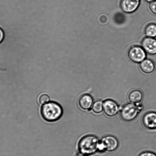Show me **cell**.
<instances>
[{
	"instance_id": "obj_1",
	"label": "cell",
	"mask_w": 156,
	"mask_h": 156,
	"mask_svg": "<svg viewBox=\"0 0 156 156\" xmlns=\"http://www.w3.org/2000/svg\"><path fill=\"white\" fill-rule=\"evenodd\" d=\"M99 144L100 140L96 136L89 134L80 139L78 147L81 154L90 155L98 152Z\"/></svg>"
},
{
	"instance_id": "obj_2",
	"label": "cell",
	"mask_w": 156,
	"mask_h": 156,
	"mask_svg": "<svg viewBox=\"0 0 156 156\" xmlns=\"http://www.w3.org/2000/svg\"><path fill=\"white\" fill-rule=\"evenodd\" d=\"M43 118L47 122H53L62 117L63 110L62 106L56 102H49L44 104L41 109Z\"/></svg>"
},
{
	"instance_id": "obj_3",
	"label": "cell",
	"mask_w": 156,
	"mask_h": 156,
	"mask_svg": "<svg viewBox=\"0 0 156 156\" xmlns=\"http://www.w3.org/2000/svg\"><path fill=\"white\" fill-rule=\"evenodd\" d=\"M143 107L139 104L131 102L125 104L120 111V116L124 121L130 122L136 118Z\"/></svg>"
},
{
	"instance_id": "obj_4",
	"label": "cell",
	"mask_w": 156,
	"mask_h": 156,
	"mask_svg": "<svg viewBox=\"0 0 156 156\" xmlns=\"http://www.w3.org/2000/svg\"><path fill=\"white\" fill-rule=\"evenodd\" d=\"M119 143L117 137L114 136H105L100 140L98 152H111L118 148Z\"/></svg>"
},
{
	"instance_id": "obj_5",
	"label": "cell",
	"mask_w": 156,
	"mask_h": 156,
	"mask_svg": "<svg viewBox=\"0 0 156 156\" xmlns=\"http://www.w3.org/2000/svg\"><path fill=\"white\" fill-rule=\"evenodd\" d=\"M128 55L131 60L137 63L143 62L146 57V51L138 46L131 47L128 51Z\"/></svg>"
},
{
	"instance_id": "obj_6",
	"label": "cell",
	"mask_w": 156,
	"mask_h": 156,
	"mask_svg": "<svg viewBox=\"0 0 156 156\" xmlns=\"http://www.w3.org/2000/svg\"><path fill=\"white\" fill-rule=\"evenodd\" d=\"M120 108L118 104L111 99H107L103 102V111L108 117H114L118 114Z\"/></svg>"
},
{
	"instance_id": "obj_7",
	"label": "cell",
	"mask_w": 156,
	"mask_h": 156,
	"mask_svg": "<svg viewBox=\"0 0 156 156\" xmlns=\"http://www.w3.org/2000/svg\"><path fill=\"white\" fill-rule=\"evenodd\" d=\"M144 127L151 130L156 129V112L149 111L143 115L142 119Z\"/></svg>"
},
{
	"instance_id": "obj_8",
	"label": "cell",
	"mask_w": 156,
	"mask_h": 156,
	"mask_svg": "<svg viewBox=\"0 0 156 156\" xmlns=\"http://www.w3.org/2000/svg\"><path fill=\"white\" fill-rule=\"evenodd\" d=\"M141 0H121L120 7L126 13L135 12L140 6Z\"/></svg>"
},
{
	"instance_id": "obj_9",
	"label": "cell",
	"mask_w": 156,
	"mask_h": 156,
	"mask_svg": "<svg viewBox=\"0 0 156 156\" xmlns=\"http://www.w3.org/2000/svg\"><path fill=\"white\" fill-rule=\"evenodd\" d=\"M142 46L148 54H156V39L155 38L148 37L144 38L142 42Z\"/></svg>"
},
{
	"instance_id": "obj_10",
	"label": "cell",
	"mask_w": 156,
	"mask_h": 156,
	"mask_svg": "<svg viewBox=\"0 0 156 156\" xmlns=\"http://www.w3.org/2000/svg\"><path fill=\"white\" fill-rule=\"evenodd\" d=\"M94 102V99L91 95L85 94L82 95L79 98L78 105L82 109L89 111L91 110Z\"/></svg>"
},
{
	"instance_id": "obj_11",
	"label": "cell",
	"mask_w": 156,
	"mask_h": 156,
	"mask_svg": "<svg viewBox=\"0 0 156 156\" xmlns=\"http://www.w3.org/2000/svg\"><path fill=\"white\" fill-rule=\"evenodd\" d=\"M128 98L130 102L135 104H140L143 101V94L141 90H132L128 93Z\"/></svg>"
},
{
	"instance_id": "obj_12",
	"label": "cell",
	"mask_w": 156,
	"mask_h": 156,
	"mask_svg": "<svg viewBox=\"0 0 156 156\" xmlns=\"http://www.w3.org/2000/svg\"><path fill=\"white\" fill-rule=\"evenodd\" d=\"M140 66L142 71L146 74L153 72L155 68L153 61L149 59H145L140 62Z\"/></svg>"
},
{
	"instance_id": "obj_13",
	"label": "cell",
	"mask_w": 156,
	"mask_h": 156,
	"mask_svg": "<svg viewBox=\"0 0 156 156\" xmlns=\"http://www.w3.org/2000/svg\"><path fill=\"white\" fill-rule=\"evenodd\" d=\"M91 110L96 114H100L103 111V102L101 100H97L93 103Z\"/></svg>"
},
{
	"instance_id": "obj_14",
	"label": "cell",
	"mask_w": 156,
	"mask_h": 156,
	"mask_svg": "<svg viewBox=\"0 0 156 156\" xmlns=\"http://www.w3.org/2000/svg\"><path fill=\"white\" fill-rule=\"evenodd\" d=\"M145 34L148 37H156V24L151 23L147 26L145 29Z\"/></svg>"
},
{
	"instance_id": "obj_15",
	"label": "cell",
	"mask_w": 156,
	"mask_h": 156,
	"mask_svg": "<svg viewBox=\"0 0 156 156\" xmlns=\"http://www.w3.org/2000/svg\"><path fill=\"white\" fill-rule=\"evenodd\" d=\"M50 98L48 95L45 94H41L39 98V101L41 105H44L49 102Z\"/></svg>"
},
{
	"instance_id": "obj_16",
	"label": "cell",
	"mask_w": 156,
	"mask_h": 156,
	"mask_svg": "<svg viewBox=\"0 0 156 156\" xmlns=\"http://www.w3.org/2000/svg\"><path fill=\"white\" fill-rule=\"evenodd\" d=\"M149 8L153 13L156 15V0L150 3Z\"/></svg>"
},
{
	"instance_id": "obj_17",
	"label": "cell",
	"mask_w": 156,
	"mask_h": 156,
	"mask_svg": "<svg viewBox=\"0 0 156 156\" xmlns=\"http://www.w3.org/2000/svg\"><path fill=\"white\" fill-rule=\"evenodd\" d=\"M138 156H156V154L151 151H146L140 153Z\"/></svg>"
},
{
	"instance_id": "obj_18",
	"label": "cell",
	"mask_w": 156,
	"mask_h": 156,
	"mask_svg": "<svg viewBox=\"0 0 156 156\" xmlns=\"http://www.w3.org/2000/svg\"><path fill=\"white\" fill-rule=\"evenodd\" d=\"M5 33L4 30L0 27V44L1 43L4 41L5 38Z\"/></svg>"
},
{
	"instance_id": "obj_19",
	"label": "cell",
	"mask_w": 156,
	"mask_h": 156,
	"mask_svg": "<svg viewBox=\"0 0 156 156\" xmlns=\"http://www.w3.org/2000/svg\"><path fill=\"white\" fill-rule=\"evenodd\" d=\"M76 156H88L86 155H84V154H77Z\"/></svg>"
},
{
	"instance_id": "obj_20",
	"label": "cell",
	"mask_w": 156,
	"mask_h": 156,
	"mask_svg": "<svg viewBox=\"0 0 156 156\" xmlns=\"http://www.w3.org/2000/svg\"><path fill=\"white\" fill-rule=\"evenodd\" d=\"M145 1H146L148 2H152L155 1V0H145Z\"/></svg>"
}]
</instances>
